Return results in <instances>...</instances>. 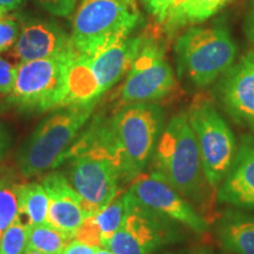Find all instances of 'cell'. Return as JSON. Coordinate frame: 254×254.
<instances>
[{
	"mask_svg": "<svg viewBox=\"0 0 254 254\" xmlns=\"http://www.w3.org/2000/svg\"><path fill=\"white\" fill-rule=\"evenodd\" d=\"M165 114L154 103L129 104L110 118L97 117L64 154L71 159L90 148H101L118 167L122 184L144 172L164 129Z\"/></svg>",
	"mask_w": 254,
	"mask_h": 254,
	"instance_id": "cell-1",
	"label": "cell"
},
{
	"mask_svg": "<svg viewBox=\"0 0 254 254\" xmlns=\"http://www.w3.org/2000/svg\"><path fill=\"white\" fill-rule=\"evenodd\" d=\"M151 172L159 174L204 215L214 190L206 180L194 133L186 112L171 118L155 147Z\"/></svg>",
	"mask_w": 254,
	"mask_h": 254,
	"instance_id": "cell-2",
	"label": "cell"
},
{
	"mask_svg": "<svg viewBox=\"0 0 254 254\" xmlns=\"http://www.w3.org/2000/svg\"><path fill=\"white\" fill-rule=\"evenodd\" d=\"M94 106L73 105L62 107L43 120L19 151V173L27 179L58 166L60 158L71 147L90 119Z\"/></svg>",
	"mask_w": 254,
	"mask_h": 254,
	"instance_id": "cell-3",
	"label": "cell"
},
{
	"mask_svg": "<svg viewBox=\"0 0 254 254\" xmlns=\"http://www.w3.org/2000/svg\"><path fill=\"white\" fill-rule=\"evenodd\" d=\"M178 73L196 87H205L233 65L237 45L226 27H190L176 41Z\"/></svg>",
	"mask_w": 254,
	"mask_h": 254,
	"instance_id": "cell-4",
	"label": "cell"
},
{
	"mask_svg": "<svg viewBox=\"0 0 254 254\" xmlns=\"http://www.w3.org/2000/svg\"><path fill=\"white\" fill-rule=\"evenodd\" d=\"M136 0H81L73 18L71 43L80 55L129 36L140 21Z\"/></svg>",
	"mask_w": 254,
	"mask_h": 254,
	"instance_id": "cell-5",
	"label": "cell"
},
{
	"mask_svg": "<svg viewBox=\"0 0 254 254\" xmlns=\"http://www.w3.org/2000/svg\"><path fill=\"white\" fill-rule=\"evenodd\" d=\"M75 55L19 63L13 90L6 103L24 112L65 107L68 65Z\"/></svg>",
	"mask_w": 254,
	"mask_h": 254,
	"instance_id": "cell-6",
	"label": "cell"
},
{
	"mask_svg": "<svg viewBox=\"0 0 254 254\" xmlns=\"http://www.w3.org/2000/svg\"><path fill=\"white\" fill-rule=\"evenodd\" d=\"M186 113L198 144L206 180L217 190L236 157V138L207 97H195Z\"/></svg>",
	"mask_w": 254,
	"mask_h": 254,
	"instance_id": "cell-7",
	"label": "cell"
},
{
	"mask_svg": "<svg viewBox=\"0 0 254 254\" xmlns=\"http://www.w3.org/2000/svg\"><path fill=\"white\" fill-rule=\"evenodd\" d=\"M128 194V211L122 227L104 249L114 254H152L182 240V225L146 207Z\"/></svg>",
	"mask_w": 254,
	"mask_h": 254,
	"instance_id": "cell-8",
	"label": "cell"
},
{
	"mask_svg": "<svg viewBox=\"0 0 254 254\" xmlns=\"http://www.w3.org/2000/svg\"><path fill=\"white\" fill-rule=\"evenodd\" d=\"M176 75L157 40L145 37L118 95V109L129 104L154 103L172 93Z\"/></svg>",
	"mask_w": 254,
	"mask_h": 254,
	"instance_id": "cell-9",
	"label": "cell"
},
{
	"mask_svg": "<svg viewBox=\"0 0 254 254\" xmlns=\"http://www.w3.org/2000/svg\"><path fill=\"white\" fill-rule=\"evenodd\" d=\"M69 183L81 199L87 217L99 213L120 192V173L103 150H88L71 158Z\"/></svg>",
	"mask_w": 254,
	"mask_h": 254,
	"instance_id": "cell-10",
	"label": "cell"
},
{
	"mask_svg": "<svg viewBox=\"0 0 254 254\" xmlns=\"http://www.w3.org/2000/svg\"><path fill=\"white\" fill-rule=\"evenodd\" d=\"M127 192L141 205L172 219L196 234L208 231V221L204 215L157 173H140L132 180Z\"/></svg>",
	"mask_w": 254,
	"mask_h": 254,
	"instance_id": "cell-11",
	"label": "cell"
},
{
	"mask_svg": "<svg viewBox=\"0 0 254 254\" xmlns=\"http://www.w3.org/2000/svg\"><path fill=\"white\" fill-rule=\"evenodd\" d=\"M75 53L71 37L55 21L34 19L21 25L20 33L12 47L11 58L20 63L57 58Z\"/></svg>",
	"mask_w": 254,
	"mask_h": 254,
	"instance_id": "cell-12",
	"label": "cell"
},
{
	"mask_svg": "<svg viewBox=\"0 0 254 254\" xmlns=\"http://www.w3.org/2000/svg\"><path fill=\"white\" fill-rule=\"evenodd\" d=\"M218 94L232 118L254 132V52L247 53L227 69Z\"/></svg>",
	"mask_w": 254,
	"mask_h": 254,
	"instance_id": "cell-13",
	"label": "cell"
},
{
	"mask_svg": "<svg viewBox=\"0 0 254 254\" xmlns=\"http://www.w3.org/2000/svg\"><path fill=\"white\" fill-rule=\"evenodd\" d=\"M144 36L120 37L98 47L88 55L91 68L99 84L101 93L111 90L128 73L138 56Z\"/></svg>",
	"mask_w": 254,
	"mask_h": 254,
	"instance_id": "cell-14",
	"label": "cell"
},
{
	"mask_svg": "<svg viewBox=\"0 0 254 254\" xmlns=\"http://www.w3.org/2000/svg\"><path fill=\"white\" fill-rule=\"evenodd\" d=\"M41 184L50 200L47 222L73 240L87 218L80 196L60 172L49 173Z\"/></svg>",
	"mask_w": 254,
	"mask_h": 254,
	"instance_id": "cell-15",
	"label": "cell"
},
{
	"mask_svg": "<svg viewBox=\"0 0 254 254\" xmlns=\"http://www.w3.org/2000/svg\"><path fill=\"white\" fill-rule=\"evenodd\" d=\"M217 199L238 208H254V138L244 136Z\"/></svg>",
	"mask_w": 254,
	"mask_h": 254,
	"instance_id": "cell-16",
	"label": "cell"
},
{
	"mask_svg": "<svg viewBox=\"0 0 254 254\" xmlns=\"http://www.w3.org/2000/svg\"><path fill=\"white\" fill-rule=\"evenodd\" d=\"M220 245L231 254H254V215L228 209L217 224Z\"/></svg>",
	"mask_w": 254,
	"mask_h": 254,
	"instance_id": "cell-17",
	"label": "cell"
},
{
	"mask_svg": "<svg viewBox=\"0 0 254 254\" xmlns=\"http://www.w3.org/2000/svg\"><path fill=\"white\" fill-rule=\"evenodd\" d=\"M66 106L97 105L101 93L99 84L91 68L90 58L77 53L68 65L66 79Z\"/></svg>",
	"mask_w": 254,
	"mask_h": 254,
	"instance_id": "cell-18",
	"label": "cell"
},
{
	"mask_svg": "<svg viewBox=\"0 0 254 254\" xmlns=\"http://www.w3.org/2000/svg\"><path fill=\"white\" fill-rule=\"evenodd\" d=\"M18 200L20 213L27 218L28 225L46 224L50 200L43 184H19Z\"/></svg>",
	"mask_w": 254,
	"mask_h": 254,
	"instance_id": "cell-19",
	"label": "cell"
},
{
	"mask_svg": "<svg viewBox=\"0 0 254 254\" xmlns=\"http://www.w3.org/2000/svg\"><path fill=\"white\" fill-rule=\"evenodd\" d=\"M127 211H128V194L127 192H119V194L106 207L101 209L99 213L91 215L95 227L99 231L101 247H105L110 238L122 227Z\"/></svg>",
	"mask_w": 254,
	"mask_h": 254,
	"instance_id": "cell-20",
	"label": "cell"
},
{
	"mask_svg": "<svg viewBox=\"0 0 254 254\" xmlns=\"http://www.w3.org/2000/svg\"><path fill=\"white\" fill-rule=\"evenodd\" d=\"M71 240V238L49 222L28 225L26 251H36L44 254H62Z\"/></svg>",
	"mask_w": 254,
	"mask_h": 254,
	"instance_id": "cell-21",
	"label": "cell"
},
{
	"mask_svg": "<svg viewBox=\"0 0 254 254\" xmlns=\"http://www.w3.org/2000/svg\"><path fill=\"white\" fill-rule=\"evenodd\" d=\"M18 186L8 174L0 178V233L11 226L20 215Z\"/></svg>",
	"mask_w": 254,
	"mask_h": 254,
	"instance_id": "cell-22",
	"label": "cell"
},
{
	"mask_svg": "<svg viewBox=\"0 0 254 254\" xmlns=\"http://www.w3.org/2000/svg\"><path fill=\"white\" fill-rule=\"evenodd\" d=\"M28 224L17 219L7 230L2 232L0 254H24L27 249Z\"/></svg>",
	"mask_w": 254,
	"mask_h": 254,
	"instance_id": "cell-23",
	"label": "cell"
},
{
	"mask_svg": "<svg viewBox=\"0 0 254 254\" xmlns=\"http://www.w3.org/2000/svg\"><path fill=\"white\" fill-rule=\"evenodd\" d=\"M231 0H187L185 7V26L201 23L212 17Z\"/></svg>",
	"mask_w": 254,
	"mask_h": 254,
	"instance_id": "cell-24",
	"label": "cell"
},
{
	"mask_svg": "<svg viewBox=\"0 0 254 254\" xmlns=\"http://www.w3.org/2000/svg\"><path fill=\"white\" fill-rule=\"evenodd\" d=\"M19 14H4L0 18V53L12 49L21 30Z\"/></svg>",
	"mask_w": 254,
	"mask_h": 254,
	"instance_id": "cell-25",
	"label": "cell"
},
{
	"mask_svg": "<svg viewBox=\"0 0 254 254\" xmlns=\"http://www.w3.org/2000/svg\"><path fill=\"white\" fill-rule=\"evenodd\" d=\"M187 0H172L164 27L168 34H172L178 28L185 26V7Z\"/></svg>",
	"mask_w": 254,
	"mask_h": 254,
	"instance_id": "cell-26",
	"label": "cell"
},
{
	"mask_svg": "<svg viewBox=\"0 0 254 254\" xmlns=\"http://www.w3.org/2000/svg\"><path fill=\"white\" fill-rule=\"evenodd\" d=\"M17 65H12L0 57V97H7L13 90Z\"/></svg>",
	"mask_w": 254,
	"mask_h": 254,
	"instance_id": "cell-27",
	"label": "cell"
},
{
	"mask_svg": "<svg viewBox=\"0 0 254 254\" xmlns=\"http://www.w3.org/2000/svg\"><path fill=\"white\" fill-rule=\"evenodd\" d=\"M41 7L57 17H67L73 12L77 0H36Z\"/></svg>",
	"mask_w": 254,
	"mask_h": 254,
	"instance_id": "cell-28",
	"label": "cell"
},
{
	"mask_svg": "<svg viewBox=\"0 0 254 254\" xmlns=\"http://www.w3.org/2000/svg\"><path fill=\"white\" fill-rule=\"evenodd\" d=\"M142 2L146 9L157 19L158 23L164 25L172 5V0H142Z\"/></svg>",
	"mask_w": 254,
	"mask_h": 254,
	"instance_id": "cell-29",
	"label": "cell"
},
{
	"mask_svg": "<svg viewBox=\"0 0 254 254\" xmlns=\"http://www.w3.org/2000/svg\"><path fill=\"white\" fill-rule=\"evenodd\" d=\"M99 249H101V247L92 246L82 243V241L73 239L67 244V246L65 247L62 254H95Z\"/></svg>",
	"mask_w": 254,
	"mask_h": 254,
	"instance_id": "cell-30",
	"label": "cell"
},
{
	"mask_svg": "<svg viewBox=\"0 0 254 254\" xmlns=\"http://www.w3.org/2000/svg\"><path fill=\"white\" fill-rule=\"evenodd\" d=\"M12 146V136L4 124L0 123V160L5 158Z\"/></svg>",
	"mask_w": 254,
	"mask_h": 254,
	"instance_id": "cell-31",
	"label": "cell"
},
{
	"mask_svg": "<svg viewBox=\"0 0 254 254\" xmlns=\"http://www.w3.org/2000/svg\"><path fill=\"white\" fill-rule=\"evenodd\" d=\"M246 33L254 43V0H250L249 14L246 19Z\"/></svg>",
	"mask_w": 254,
	"mask_h": 254,
	"instance_id": "cell-32",
	"label": "cell"
},
{
	"mask_svg": "<svg viewBox=\"0 0 254 254\" xmlns=\"http://www.w3.org/2000/svg\"><path fill=\"white\" fill-rule=\"evenodd\" d=\"M23 0H0V6L4 7L6 11H11V9L17 8L21 4Z\"/></svg>",
	"mask_w": 254,
	"mask_h": 254,
	"instance_id": "cell-33",
	"label": "cell"
},
{
	"mask_svg": "<svg viewBox=\"0 0 254 254\" xmlns=\"http://www.w3.org/2000/svg\"><path fill=\"white\" fill-rule=\"evenodd\" d=\"M190 254H213V252H212V250L207 246H200L193 250Z\"/></svg>",
	"mask_w": 254,
	"mask_h": 254,
	"instance_id": "cell-34",
	"label": "cell"
},
{
	"mask_svg": "<svg viewBox=\"0 0 254 254\" xmlns=\"http://www.w3.org/2000/svg\"><path fill=\"white\" fill-rule=\"evenodd\" d=\"M95 254H114L112 251L107 250V249H104V247H101V249H99L95 252Z\"/></svg>",
	"mask_w": 254,
	"mask_h": 254,
	"instance_id": "cell-35",
	"label": "cell"
},
{
	"mask_svg": "<svg viewBox=\"0 0 254 254\" xmlns=\"http://www.w3.org/2000/svg\"><path fill=\"white\" fill-rule=\"evenodd\" d=\"M24 254H44V253H40V252H36V251H25Z\"/></svg>",
	"mask_w": 254,
	"mask_h": 254,
	"instance_id": "cell-36",
	"label": "cell"
},
{
	"mask_svg": "<svg viewBox=\"0 0 254 254\" xmlns=\"http://www.w3.org/2000/svg\"><path fill=\"white\" fill-rule=\"evenodd\" d=\"M6 12H7V11H6V9H5L4 7H1V6H0V18H1L2 15H4V14L6 13Z\"/></svg>",
	"mask_w": 254,
	"mask_h": 254,
	"instance_id": "cell-37",
	"label": "cell"
},
{
	"mask_svg": "<svg viewBox=\"0 0 254 254\" xmlns=\"http://www.w3.org/2000/svg\"><path fill=\"white\" fill-rule=\"evenodd\" d=\"M5 172H4V168H2L1 166H0V178H1L2 176H5Z\"/></svg>",
	"mask_w": 254,
	"mask_h": 254,
	"instance_id": "cell-38",
	"label": "cell"
},
{
	"mask_svg": "<svg viewBox=\"0 0 254 254\" xmlns=\"http://www.w3.org/2000/svg\"><path fill=\"white\" fill-rule=\"evenodd\" d=\"M165 254H179V253H165Z\"/></svg>",
	"mask_w": 254,
	"mask_h": 254,
	"instance_id": "cell-39",
	"label": "cell"
},
{
	"mask_svg": "<svg viewBox=\"0 0 254 254\" xmlns=\"http://www.w3.org/2000/svg\"><path fill=\"white\" fill-rule=\"evenodd\" d=\"M1 236H2V234H1V233H0V241H1Z\"/></svg>",
	"mask_w": 254,
	"mask_h": 254,
	"instance_id": "cell-40",
	"label": "cell"
}]
</instances>
